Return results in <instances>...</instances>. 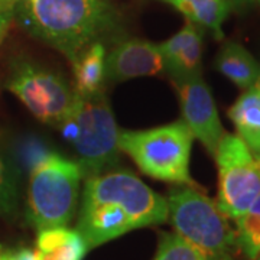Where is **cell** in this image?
Instances as JSON below:
<instances>
[{"instance_id":"8fae6325","label":"cell","mask_w":260,"mask_h":260,"mask_svg":"<svg viewBox=\"0 0 260 260\" xmlns=\"http://www.w3.org/2000/svg\"><path fill=\"white\" fill-rule=\"evenodd\" d=\"M164 67L174 81L198 77L203 70L204 35L200 26L186 20L184 28L168 41L159 44Z\"/></svg>"},{"instance_id":"cb8c5ba5","label":"cell","mask_w":260,"mask_h":260,"mask_svg":"<svg viewBox=\"0 0 260 260\" xmlns=\"http://www.w3.org/2000/svg\"><path fill=\"white\" fill-rule=\"evenodd\" d=\"M256 87H257V90H259L260 93V74H259V78H257V81H256V84H254Z\"/></svg>"},{"instance_id":"e0dca14e","label":"cell","mask_w":260,"mask_h":260,"mask_svg":"<svg viewBox=\"0 0 260 260\" xmlns=\"http://www.w3.org/2000/svg\"><path fill=\"white\" fill-rule=\"evenodd\" d=\"M236 221V244L249 260H260V195Z\"/></svg>"},{"instance_id":"603a6c76","label":"cell","mask_w":260,"mask_h":260,"mask_svg":"<svg viewBox=\"0 0 260 260\" xmlns=\"http://www.w3.org/2000/svg\"><path fill=\"white\" fill-rule=\"evenodd\" d=\"M232 10H244L250 8L253 3H256V0H227Z\"/></svg>"},{"instance_id":"52a82bcc","label":"cell","mask_w":260,"mask_h":260,"mask_svg":"<svg viewBox=\"0 0 260 260\" xmlns=\"http://www.w3.org/2000/svg\"><path fill=\"white\" fill-rule=\"evenodd\" d=\"M214 158L218 167L217 205L236 220L260 195L259 160L237 135L229 133H224Z\"/></svg>"},{"instance_id":"5b68a950","label":"cell","mask_w":260,"mask_h":260,"mask_svg":"<svg viewBox=\"0 0 260 260\" xmlns=\"http://www.w3.org/2000/svg\"><path fill=\"white\" fill-rule=\"evenodd\" d=\"M194 135L184 120L145 130H121L120 152L148 177L177 185H194L189 174Z\"/></svg>"},{"instance_id":"2e32d148","label":"cell","mask_w":260,"mask_h":260,"mask_svg":"<svg viewBox=\"0 0 260 260\" xmlns=\"http://www.w3.org/2000/svg\"><path fill=\"white\" fill-rule=\"evenodd\" d=\"M181 12L186 20L208 29L215 39H223V23L230 13L227 0H162Z\"/></svg>"},{"instance_id":"6da1fadb","label":"cell","mask_w":260,"mask_h":260,"mask_svg":"<svg viewBox=\"0 0 260 260\" xmlns=\"http://www.w3.org/2000/svg\"><path fill=\"white\" fill-rule=\"evenodd\" d=\"M168 221L165 197L126 169L87 178L77 230L88 250L126 233Z\"/></svg>"},{"instance_id":"7c38bea8","label":"cell","mask_w":260,"mask_h":260,"mask_svg":"<svg viewBox=\"0 0 260 260\" xmlns=\"http://www.w3.org/2000/svg\"><path fill=\"white\" fill-rule=\"evenodd\" d=\"M35 251L39 260H84L88 246L77 229L62 225L39 230Z\"/></svg>"},{"instance_id":"ba28073f","label":"cell","mask_w":260,"mask_h":260,"mask_svg":"<svg viewBox=\"0 0 260 260\" xmlns=\"http://www.w3.org/2000/svg\"><path fill=\"white\" fill-rule=\"evenodd\" d=\"M8 88L38 120L58 127L73 107L75 93L62 77L35 64H20Z\"/></svg>"},{"instance_id":"484cf974","label":"cell","mask_w":260,"mask_h":260,"mask_svg":"<svg viewBox=\"0 0 260 260\" xmlns=\"http://www.w3.org/2000/svg\"><path fill=\"white\" fill-rule=\"evenodd\" d=\"M256 2H257V3H260V0H256Z\"/></svg>"},{"instance_id":"9c48e42d","label":"cell","mask_w":260,"mask_h":260,"mask_svg":"<svg viewBox=\"0 0 260 260\" xmlns=\"http://www.w3.org/2000/svg\"><path fill=\"white\" fill-rule=\"evenodd\" d=\"M178 91L182 120L204 148L214 156L224 129L210 87L203 77H191L174 81Z\"/></svg>"},{"instance_id":"d4e9b609","label":"cell","mask_w":260,"mask_h":260,"mask_svg":"<svg viewBox=\"0 0 260 260\" xmlns=\"http://www.w3.org/2000/svg\"><path fill=\"white\" fill-rule=\"evenodd\" d=\"M214 260H230L229 257H221V259H214Z\"/></svg>"},{"instance_id":"3957f363","label":"cell","mask_w":260,"mask_h":260,"mask_svg":"<svg viewBox=\"0 0 260 260\" xmlns=\"http://www.w3.org/2000/svg\"><path fill=\"white\" fill-rule=\"evenodd\" d=\"M58 127L74 149L83 177L100 175L119 162L120 130L103 91L91 95L75 93L73 107Z\"/></svg>"},{"instance_id":"277c9868","label":"cell","mask_w":260,"mask_h":260,"mask_svg":"<svg viewBox=\"0 0 260 260\" xmlns=\"http://www.w3.org/2000/svg\"><path fill=\"white\" fill-rule=\"evenodd\" d=\"M28 172V223L38 232L68 225L77 211L84 178L78 164L49 149Z\"/></svg>"},{"instance_id":"5bb4252c","label":"cell","mask_w":260,"mask_h":260,"mask_svg":"<svg viewBox=\"0 0 260 260\" xmlns=\"http://www.w3.org/2000/svg\"><path fill=\"white\" fill-rule=\"evenodd\" d=\"M107 51L103 42H94L71 61L74 70V93L91 95L100 93L106 80Z\"/></svg>"},{"instance_id":"8992f818","label":"cell","mask_w":260,"mask_h":260,"mask_svg":"<svg viewBox=\"0 0 260 260\" xmlns=\"http://www.w3.org/2000/svg\"><path fill=\"white\" fill-rule=\"evenodd\" d=\"M168 220L175 233L207 259L229 257L236 246V233L217 203L192 186L172 188L167 197Z\"/></svg>"},{"instance_id":"30bf717a","label":"cell","mask_w":260,"mask_h":260,"mask_svg":"<svg viewBox=\"0 0 260 260\" xmlns=\"http://www.w3.org/2000/svg\"><path fill=\"white\" fill-rule=\"evenodd\" d=\"M158 45L143 39H123L106 56V80L120 83L130 78L156 75L164 71Z\"/></svg>"},{"instance_id":"9a60e30c","label":"cell","mask_w":260,"mask_h":260,"mask_svg":"<svg viewBox=\"0 0 260 260\" xmlns=\"http://www.w3.org/2000/svg\"><path fill=\"white\" fill-rule=\"evenodd\" d=\"M215 68L242 90L254 85L260 74L259 62L237 42L224 44L215 58Z\"/></svg>"},{"instance_id":"ffe728a7","label":"cell","mask_w":260,"mask_h":260,"mask_svg":"<svg viewBox=\"0 0 260 260\" xmlns=\"http://www.w3.org/2000/svg\"><path fill=\"white\" fill-rule=\"evenodd\" d=\"M0 260H39L35 250L26 247L20 249H2L0 247Z\"/></svg>"},{"instance_id":"44dd1931","label":"cell","mask_w":260,"mask_h":260,"mask_svg":"<svg viewBox=\"0 0 260 260\" xmlns=\"http://www.w3.org/2000/svg\"><path fill=\"white\" fill-rule=\"evenodd\" d=\"M20 0H0V15H6L13 18L15 9L19 6Z\"/></svg>"},{"instance_id":"7a4b0ae2","label":"cell","mask_w":260,"mask_h":260,"mask_svg":"<svg viewBox=\"0 0 260 260\" xmlns=\"http://www.w3.org/2000/svg\"><path fill=\"white\" fill-rule=\"evenodd\" d=\"M18 8L20 25L70 62L121 28L120 13L110 0H23Z\"/></svg>"},{"instance_id":"4fadbf2b","label":"cell","mask_w":260,"mask_h":260,"mask_svg":"<svg viewBox=\"0 0 260 260\" xmlns=\"http://www.w3.org/2000/svg\"><path fill=\"white\" fill-rule=\"evenodd\" d=\"M237 136L247 145L254 158L260 159V93L256 85L246 88L229 110Z\"/></svg>"},{"instance_id":"7402d4cb","label":"cell","mask_w":260,"mask_h":260,"mask_svg":"<svg viewBox=\"0 0 260 260\" xmlns=\"http://www.w3.org/2000/svg\"><path fill=\"white\" fill-rule=\"evenodd\" d=\"M10 22H12L10 16L0 15V45H2V42L5 41V38L8 35V30L10 28Z\"/></svg>"},{"instance_id":"ac0fdd59","label":"cell","mask_w":260,"mask_h":260,"mask_svg":"<svg viewBox=\"0 0 260 260\" xmlns=\"http://www.w3.org/2000/svg\"><path fill=\"white\" fill-rule=\"evenodd\" d=\"M15 167L6 159L0 145V215L13 218L18 213L19 189Z\"/></svg>"},{"instance_id":"d6986e66","label":"cell","mask_w":260,"mask_h":260,"mask_svg":"<svg viewBox=\"0 0 260 260\" xmlns=\"http://www.w3.org/2000/svg\"><path fill=\"white\" fill-rule=\"evenodd\" d=\"M152 260H210L177 233H162Z\"/></svg>"}]
</instances>
